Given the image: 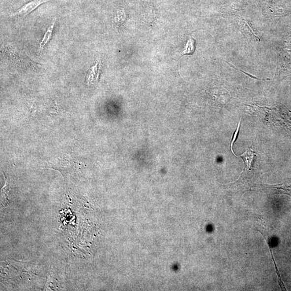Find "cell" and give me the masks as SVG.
Segmentation results:
<instances>
[{
	"instance_id": "6da1fadb",
	"label": "cell",
	"mask_w": 291,
	"mask_h": 291,
	"mask_svg": "<svg viewBox=\"0 0 291 291\" xmlns=\"http://www.w3.org/2000/svg\"><path fill=\"white\" fill-rule=\"evenodd\" d=\"M49 1V0H33L17 10L15 13L11 14L10 16L25 17L40 6V5Z\"/></svg>"
},
{
	"instance_id": "7a4b0ae2",
	"label": "cell",
	"mask_w": 291,
	"mask_h": 291,
	"mask_svg": "<svg viewBox=\"0 0 291 291\" xmlns=\"http://www.w3.org/2000/svg\"><path fill=\"white\" fill-rule=\"evenodd\" d=\"M255 156V153L254 151L251 149L249 148L244 154L239 156L242 158V159L244 161L246 168L250 170L252 164H253Z\"/></svg>"
},
{
	"instance_id": "3957f363",
	"label": "cell",
	"mask_w": 291,
	"mask_h": 291,
	"mask_svg": "<svg viewBox=\"0 0 291 291\" xmlns=\"http://www.w3.org/2000/svg\"><path fill=\"white\" fill-rule=\"evenodd\" d=\"M99 71V63L97 61L96 65L91 67L89 69L87 77V81L88 83L92 82L94 81H97L98 79V74Z\"/></svg>"
},
{
	"instance_id": "277c9868",
	"label": "cell",
	"mask_w": 291,
	"mask_h": 291,
	"mask_svg": "<svg viewBox=\"0 0 291 291\" xmlns=\"http://www.w3.org/2000/svg\"><path fill=\"white\" fill-rule=\"evenodd\" d=\"M54 26L55 21L51 26H49L46 33H45V34L40 44V50H42L45 46H46V45L49 42L50 38H51Z\"/></svg>"
},
{
	"instance_id": "5b68a950",
	"label": "cell",
	"mask_w": 291,
	"mask_h": 291,
	"mask_svg": "<svg viewBox=\"0 0 291 291\" xmlns=\"http://www.w3.org/2000/svg\"><path fill=\"white\" fill-rule=\"evenodd\" d=\"M195 40L194 39L190 37L189 38V40L187 43L186 44L185 47H184L183 52L182 55H192L194 51H195Z\"/></svg>"
},
{
	"instance_id": "8992f818",
	"label": "cell",
	"mask_w": 291,
	"mask_h": 291,
	"mask_svg": "<svg viewBox=\"0 0 291 291\" xmlns=\"http://www.w3.org/2000/svg\"><path fill=\"white\" fill-rule=\"evenodd\" d=\"M279 192L288 194L291 197V182H287L281 184L278 188Z\"/></svg>"
},
{
	"instance_id": "52a82bcc",
	"label": "cell",
	"mask_w": 291,
	"mask_h": 291,
	"mask_svg": "<svg viewBox=\"0 0 291 291\" xmlns=\"http://www.w3.org/2000/svg\"><path fill=\"white\" fill-rule=\"evenodd\" d=\"M126 16L124 12H123V10L118 11L115 18L116 23L119 24V25H120L124 22Z\"/></svg>"
},
{
	"instance_id": "ba28073f",
	"label": "cell",
	"mask_w": 291,
	"mask_h": 291,
	"mask_svg": "<svg viewBox=\"0 0 291 291\" xmlns=\"http://www.w3.org/2000/svg\"><path fill=\"white\" fill-rule=\"evenodd\" d=\"M240 121H241V120L239 121L236 131H235V132L233 134V138L232 139V143H231V149H232V152L233 153V154L234 155H235V154H234V153L233 152V144L235 143V142L236 141V140H237L238 136Z\"/></svg>"
}]
</instances>
